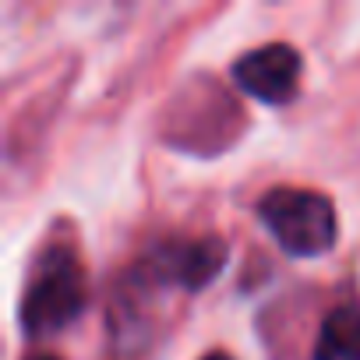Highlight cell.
Listing matches in <instances>:
<instances>
[{
    "mask_svg": "<svg viewBox=\"0 0 360 360\" xmlns=\"http://www.w3.org/2000/svg\"><path fill=\"white\" fill-rule=\"evenodd\" d=\"M258 219L293 258H318L335 248L339 219L328 195L311 188H272L258 202Z\"/></svg>",
    "mask_w": 360,
    "mask_h": 360,
    "instance_id": "cell-1",
    "label": "cell"
},
{
    "mask_svg": "<svg viewBox=\"0 0 360 360\" xmlns=\"http://www.w3.org/2000/svg\"><path fill=\"white\" fill-rule=\"evenodd\" d=\"M85 307V272L78 265V258L68 248L46 251L36 269L32 279L25 286V300H22V328L32 339H46L60 328H68Z\"/></svg>",
    "mask_w": 360,
    "mask_h": 360,
    "instance_id": "cell-2",
    "label": "cell"
},
{
    "mask_svg": "<svg viewBox=\"0 0 360 360\" xmlns=\"http://www.w3.org/2000/svg\"><path fill=\"white\" fill-rule=\"evenodd\" d=\"M223 265H226V244L219 237L162 240L138 262V276L155 286H176V290L198 293L223 272Z\"/></svg>",
    "mask_w": 360,
    "mask_h": 360,
    "instance_id": "cell-3",
    "label": "cell"
},
{
    "mask_svg": "<svg viewBox=\"0 0 360 360\" xmlns=\"http://www.w3.org/2000/svg\"><path fill=\"white\" fill-rule=\"evenodd\" d=\"M300 71H304V60L290 43H265L258 50H248L233 64V82L258 103L283 106L297 96Z\"/></svg>",
    "mask_w": 360,
    "mask_h": 360,
    "instance_id": "cell-4",
    "label": "cell"
},
{
    "mask_svg": "<svg viewBox=\"0 0 360 360\" xmlns=\"http://www.w3.org/2000/svg\"><path fill=\"white\" fill-rule=\"evenodd\" d=\"M311 360H360V311L335 307L325 314Z\"/></svg>",
    "mask_w": 360,
    "mask_h": 360,
    "instance_id": "cell-5",
    "label": "cell"
},
{
    "mask_svg": "<svg viewBox=\"0 0 360 360\" xmlns=\"http://www.w3.org/2000/svg\"><path fill=\"white\" fill-rule=\"evenodd\" d=\"M202 360H233V356H226V353H209V356H202Z\"/></svg>",
    "mask_w": 360,
    "mask_h": 360,
    "instance_id": "cell-6",
    "label": "cell"
},
{
    "mask_svg": "<svg viewBox=\"0 0 360 360\" xmlns=\"http://www.w3.org/2000/svg\"><path fill=\"white\" fill-rule=\"evenodd\" d=\"M25 360H57V356H50V353H36V356H25Z\"/></svg>",
    "mask_w": 360,
    "mask_h": 360,
    "instance_id": "cell-7",
    "label": "cell"
}]
</instances>
